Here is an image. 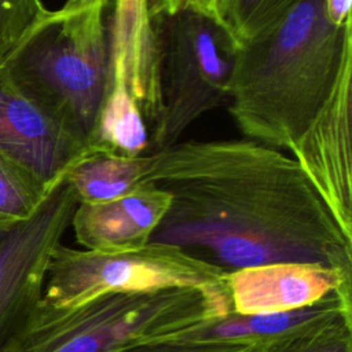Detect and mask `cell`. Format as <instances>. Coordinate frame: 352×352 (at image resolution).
<instances>
[{
  "label": "cell",
  "mask_w": 352,
  "mask_h": 352,
  "mask_svg": "<svg viewBox=\"0 0 352 352\" xmlns=\"http://www.w3.org/2000/svg\"><path fill=\"white\" fill-rule=\"evenodd\" d=\"M143 182L170 195L150 242L223 274L314 263L352 274L349 238L298 164L252 139L184 140L150 153Z\"/></svg>",
  "instance_id": "6da1fadb"
},
{
  "label": "cell",
  "mask_w": 352,
  "mask_h": 352,
  "mask_svg": "<svg viewBox=\"0 0 352 352\" xmlns=\"http://www.w3.org/2000/svg\"><path fill=\"white\" fill-rule=\"evenodd\" d=\"M352 52V23L333 25L323 0H297L236 45L230 114L246 139L290 151Z\"/></svg>",
  "instance_id": "7a4b0ae2"
},
{
  "label": "cell",
  "mask_w": 352,
  "mask_h": 352,
  "mask_svg": "<svg viewBox=\"0 0 352 352\" xmlns=\"http://www.w3.org/2000/svg\"><path fill=\"white\" fill-rule=\"evenodd\" d=\"M228 312V298L195 287L106 293L73 305L41 298L4 352H121Z\"/></svg>",
  "instance_id": "3957f363"
},
{
  "label": "cell",
  "mask_w": 352,
  "mask_h": 352,
  "mask_svg": "<svg viewBox=\"0 0 352 352\" xmlns=\"http://www.w3.org/2000/svg\"><path fill=\"white\" fill-rule=\"evenodd\" d=\"M110 0L56 10L4 58L12 84L91 146L111 73Z\"/></svg>",
  "instance_id": "277c9868"
},
{
  "label": "cell",
  "mask_w": 352,
  "mask_h": 352,
  "mask_svg": "<svg viewBox=\"0 0 352 352\" xmlns=\"http://www.w3.org/2000/svg\"><path fill=\"white\" fill-rule=\"evenodd\" d=\"M153 25L161 109L148 147L160 151L180 142L195 120L228 100L238 44L217 21L191 10L157 16Z\"/></svg>",
  "instance_id": "5b68a950"
},
{
  "label": "cell",
  "mask_w": 352,
  "mask_h": 352,
  "mask_svg": "<svg viewBox=\"0 0 352 352\" xmlns=\"http://www.w3.org/2000/svg\"><path fill=\"white\" fill-rule=\"evenodd\" d=\"M226 278L217 268L168 243L148 242L118 253L77 250L59 243L50 261L43 300L73 305L106 293L166 287H195L228 298Z\"/></svg>",
  "instance_id": "8992f818"
},
{
  "label": "cell",
  "mask_w": 352,
  "mask_h": 352,
  "mask_svg": "<svg viewBox=\"0 0 352 352\" xmlns=\"http://www.w3.org/2000/svg\"><path fill=\"white\" fill-rule=\"evenodd\" d=\"M77 205V195L63 176L33 214L0 228V352L41 301L52 253Z\"/></svg>",
  "instance_id": "52a82bcc"
},
{
  "label": "cell",
  "mask_w": 352,
  "mask_h": 352,
  "mask_svg": "<svg viewBox=\"0 0 352 352\" xmlns=\"http://www.w3.org/2000/svg\"><path fill=\"white\" fill-rule=\"evenodd\" d=\"M352 52L323 104L290 148L342 231L352 238Z\"/></svg>",
  "instance_id": "ba28073f"
},
{
  "label": "cell",
  "mask_w": 352,
  "mask_h": 352,
  "mask_svg": "<svg viewBox=\"0 0 352 352\" xmlns=\"http://www.w3.org/2000/svg\"><path fill=\"white\" fill-rule=\"evenodd\" d=\"M89 148L10 80L0 62V154L51 188Z\"/></svg>",
  "instance_id": "9c48e42d"
},
{
  "label": "cell",
  "mask_w": 352,
  "mask_h": 352,
  "mask_svg": "<svg viewBox=\"0 0 352 352\" xmlns=\"http://www.w3.org/2000/svg\"><path fill=\"white\" fill-rule=\"evenodd\" d=\"M230 312L256 315L297 309L331 297L352 298V274L314 263H275L227 275Z\"/></svg>",
  "instance_id": "30bf717a"
},
{
  "label": "cell",
  "mask_w": 352,
  "mask_h": 352,
  "mask_svg": "<svg viewBox=\"0 0 352 352\" xmlns=\"http://www.w3.org/2000/svg\"><path fill=\"white\" fill-rule=\"evenodd\" d=\"M169 206V192L142 182L131 192L110 201L78 202L70 226L85 250L128 252L150 242Z\"/></svg>",
  "instance_id": "8fae6325"
},
{
  "label": "cell",
  "mask_w": 352,
  "mask_h": 352,
  "mask_svg": "<svg viewBox=\"0 0 352 352\" xmlns=\"http://www.w3.org/2000/svg\"><path fill=\"white\" fill-rule=\"evenodd\" d=\"M341 320H352V298L337 296L290 311L256 315L228 312L186 330L179 337L250 345Z\"/></svg>",
  "instance_id": "7c38bea8"
},
{
  "label": "cell",
  "mask_w": 352,
  "mask_h": 352,
  "mask_svg": "<svg viewBox=\"0 0 352 352\" xmlns=\"http://www.w3.org/2000/svg\"><path fill=\"white\" fill-rule=\"evenodd\" d=\"M150 154L125 157L114 151L92 147L66 172L65 177L78 202H104L131 192L146 177Z\"/></svg>",
  "instance_id": "4fadbf2b"
},
{
  "label": "cell",
  "mask_w": 352,
  "mask_h": 352,
  "mask_svg": "<svg viewBox=\"0 0 352 352\" xmlns=\"http://www.w3.org/2000/svg\"><path fill=\"white\" fill-rule=\"evenodd\" d=\"M150 138L143 114L122 78H111L98 114L91 147L125 157L144 155Z\"/></svg>",
  "instance_id": "5bb4252c"
},
{
  "label": "cell",
  "mask_w": 352,
  "mask_h": 352,
  "mask_svg": "<svg viewBox=\"0 0 352 352\" xmlns=\"http://www.w3.org/2000/svg\"><path fill=\"white\" fill-rule=\"evenodd\" d=\"M50 190L0 154V228L33 214Z\"/></svg>",
  "instance_id": "9a60e30c"
},
{
  "label": "cell",
  "mask_w": 352,
  "mask_h": 352,
  "mask_svg": "<svg viewBox=\"0 0 352 352\" xmlns=\"http://www.w3.org/2000/svg\"><path fill=\"white\" fill-rule=\"evenodd\" d=\"M254 352H352V320H341L257 344Z\"/></svg>",
  "instance_id": "2e32d148"
},
{
  "label": "cell",
  "mask_w": 352,
  "mask_h": 352,
  "mask_svg": "<svg viewBox=\"0 0 352 352\" xmlns=\"http://www.w3.org/2000/svg\"><path fill=\"white\" fill-rule=\"evenodd\" d=\"M297 0H221L223 21L236 44L272 25Z\"/></svg>",
  "instance_id": "e0dca14e"
},
{
  "label": "cell",
  "mask_w": 352,
  "mask_h": 352,
  "mask_svg": "<svg viewBox=\"0 0 352 352\" xmlns=\"http://www.w3.org/2000/svg\"><path fill=\"white\" fill-rule=\"evenodd\" d=\"M41 0H0V60L47 15Z\"/></svg>",
  "instance_id": "ac0fdd59"
},
{
  "label": "cell",
  "mask_w": 352,
  "mask_h": 352,
  "mask_svg": "<svg viewBox=\"0 0 352 352\" xmlns=\"http://www.w3.org/2000/svg\"><path fill=\"white\" fill-rule=\"evenodd\" d=\"M257 344H234L219 341L186 340L179 336L131 346L121 352H254Z\"/></svg>",
  "instance_id": "d6986e66"
},
{
  "label": "cell",
  "mask_w": 352,
  "mask_h": 352,
  "mask_svg": "<svg viewBox=\"0 0 352 352\" xmlns=\"http://www.w3.org/2000/svg\"><path fill=\"white\" fill-rule=\"evenodd\" d=\"M220 4H221V0H169L164 15L175 14L180 10H191L217 21L220 25H223L227 29L221 16Z\"/></svg>",
  "instance_id": "ffe728a7"
},
{
  "label": "cell",
  "mask_w": 352,
  "mask_h": 352,
  "mask_svg": "<svg viewBox=\"0 0 352 352\" xmlns=\"http://www.w3.org/2000/svg\"><path fill=\"white\" fill-rule=\"evenodd\" d=\"M352 0H323V10L327 19L336 26L352 23L351 16Z\"/></svg>",
  "instance_id": "44dd1931"
},
{
  "label": "cell",
  "mask_w": 352,
  "mask_h": 352,
  "mask_svg": "<svg viewBox=\"0 0 352 352\" xmlns=\"http://www.w3.org/2000/svg\"><path fill=\"white\" fill-rule=\"evenodd\" d=\"M168 1L169 0H147V3H148V14H150L151 19L165 14L166 7H168Z\"/></svg>",
  "instance_id": "7402d4cb"
},
{
  "label": "cell",
  "mask_w": 352,
  "mask_h": 352,
  "mask_svg": "<svg viewBox=\"0 0 352 352\" xmlns=\"http://www.w3.org/2000/svg\"><path fill=\"white\" fill-rule=\"evenodd\" d=\"M98 0H66V3L63 4V7L60 10L63 11H76V10H81L84 7H88L91 4H94Z\"/></svg>",
  "instance_id": "603a6c76"
}]
</instances>
